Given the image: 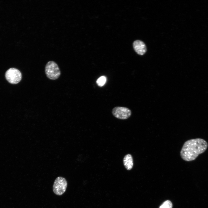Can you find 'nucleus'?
<instances>
[{"label":"nucleus","instance_id":"5","mask_svg":"<svg viewBox=\"0 0 208 208\" xmlns=\"http://www.w3.org/2000/svg\"><path fill=\"white\" fill-rule=\"evenodd\" d=\"M112 113L113 115L117 118L125 120L128 119L131 116V112L128 108L117 106L113 109Z\"/></svg>","mask_w":208,"mask_h":208},{"label":"nucleus","instance_id":"2","mask_svg":"<svg viewBox=\"0 0 208 208\" xmlns=\"http://www.w3.org/2000/svg\"><path fill=\"white\" fill-rule=\"evenodd\" d=\"M46 75L51 80H55L60 77L61 72L57 64L53 61H50L46 64L45 68Z\"/></svg>","mask_w":208,"mask_h":208},{"label":"nucleus","instance_id":"4","mask_svg":"<svg viewBox=\"0 0 208 208\" xmlns=\"http://www.w3.org/2000/svg\"><path fill=\"white\" fill-rule=\"evenodd\" d=\"M5 77L9 82L11 84H16L21 81L22 74L18 69L15 68H11L6 71Z\"/></svg>","mask_w":208,"mask_h":208},{"label":"nucleus","instance_id":"8","mask_svg":"<svg viewBox=\"0 0 208 208\" xmlns=\"http://www.w3.org/2000/svg\"><path fill=\"white\" fill-rule=\"evenodd\" d=\"M106 81V78L104 76L99 77L97 80L96 82L98 85L100 87L103 86Z\"/></svg>","mask_w":208,"mask_h":208},{"label":"nucleus","instance_id":"9","mask_svg":"<svg viewBox=\"0 0 208 208\" xmlns=\"http://www.w3.org/2000/svg\"><path fill=\"white\" fill-rule=\"evenodd\" d=\"M172 207L171 202L170 200H167L164 202L159 208H172Z\"/></svg>","mask_w":208,"mask_h":208},{"label":"nucleus","instance_id":"3","mask_svg":"<svg viewBox=\"0 0 208 208\" xmlns=\"http://www.w3.org/2000/svg\"><path fill=\"white\" fill-rule=\"evenodd\" d=\"M67 186L66 179L61 177H57L55 180L53 185V191L56 195L60 196L66 191Z\"/></svg>","mask_w":208,"mask_h":208},{"label":"nucleus","instance_id":"7","mask_svg":"<svg viewBox=\"0 0 208 208\" xmlns=\"http://www.w3.org/2000/svg\"><path fill=\"white\" fill-rule=\"evenodd\" d=\"M123 164L126 169L130 170L133 168V157L129 154L126 155L123 159Z\"/></svg>","mask_w":208,"mask_h":208},{"label":"nucleus","instance_id":"1","mask_svg":"<svg viewBox=\"0 0 208 208\" xmlns=\"http://www.w3.org/2000/svg\"><path fill=\"white\" fill-rule=\"evenodd\" d=\"M207 142L202 138L192 139L186 141L180 151V156L184 161L195 160L200 154L204 152L208 147Z\"/></svg>","mask_w":208,"mask_h":208},{"label":"nucleus","instance_id":"6","mask_svg":"<svg viewBox=\"0 0 208 208\" xmlns=\"http://www.w3.org/2000/svg\"><path fill=\"white\" fill-rule=\"evenodd\" d=\"M133 46L135 51L140 55H143L146 51L145 44L141 40H137L134 41L133 43Z\"/></svg>","mask_w":208,"mask_h":208}]
</instances>
